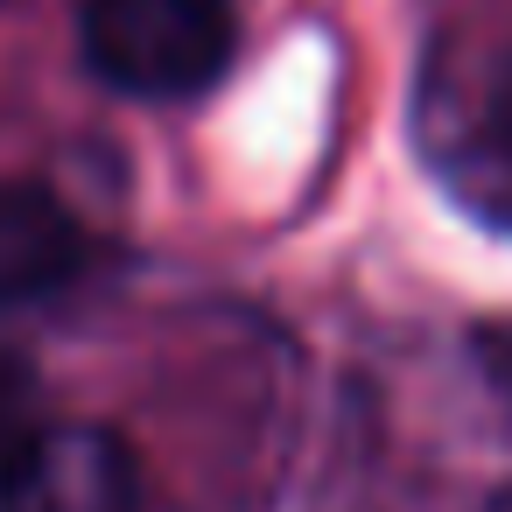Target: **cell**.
Returning a JSON list of instances; mask_svg holds the SVG:
<instances>
[{
	"mask_svg": "<svg viewBox=\"0 0 512 512\" xmlns=\"http://www.w3.org/2000/svg\"><path fill=\"white\" fill-rule=\"evenodd\" d=\"M43 379L15 358V351H0V477H8V463L43 435Z\"/></svg>",
	"mask_w": 512,
	"mask_h": 512,
	"instance_id": "cell-4",
	"label": "cell"
},
{
	"mask_svg": "<svg viewBox=\"0 0 512 512\" xmlns=\"http://www.w3.org/2000/svg\"><path fill=\"white\" fill-rule=\"evenodd\" d=\"M491 141L512 155V57H505V71H498V85H491Z\"/></svg>",
	"mask_w": 512,
	"mask_h": 512,
	"instance_id": "cell-5",
	"label": "cell"
},
{
	"mask_svg": "<svg viewBox=\"0 0 512 512\" xmlns=\"http://www.w3.org/2000/svg\"><path fill=\"white\" fill-rule=\"evenodd\" d=\"M92 239L43 183H0V309H29L85 267Z\"/></svg>",
	"mask_w": 512,
	"mask_h": 512,
	"instance_id": "cell-3",
	"label": "cell"
},
{
	"mask_svg": "<svg viewBox=\"0 0 512 512\" xmlns=\"http://www.w3.org/2000/svg\"><path fill=\"white\" fill-rule=\"evenodd\" d=\"M0 512H141V456L113 428L57 421L8 463Z\"/></svg>",
	"mask_w": 512,
	"mask_h": 512,
	"instance_id": "cell-2",
	"label": "cell"
},
{
	"mask_svg": "<svg viewBox=\"0 0 512 512\" xmlns=\"http://www.w3.org/2000/svg\"><path fill=\"white\" fill-rule=\"evenodd\" d=\"M484 512H512V491H498V498H491V505H484Z\"/></svg>",
	"mask_w": 512,
	"mask_h": 512,
	"instance_id": "cell-6",
	"label": "cell"
},
{
	"mask_svg": "<svg viewBox=\"0 0 512 512\" xmlns=\"http://www.w3.org/2000/svg\"><path fill=\"white\" fill-rule=\"evenodd\" d=\"M85 64L134 99H190L232 64V0H85Z\"/></svg>",
	"mask_w": 512,
	"mask_h": 512,
	"instance_id": "cell-1",
	"label": "cell"
}]
</instances>
